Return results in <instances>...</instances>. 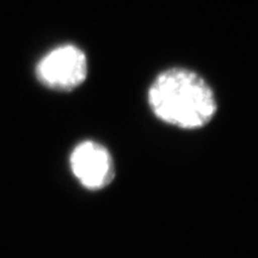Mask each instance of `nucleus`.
I'll list each match as a JSON object with an SVG mask.
<instances>
[{
  "label": "nucleus",
  "mask_w": 258,
  "mask_h": 258,
  "mask_svg": "<svg viewBox=\"0 0 258 258\" xmlns=\"http://www.w3.org/2000/svg\"><path fill=\"white\" fill-rule=\"evenodd\" d=\"M72 173L84 188L102 190L115 177V164L108 148L97 141L86 140L74 147L70 157Z\"/></svg>",
  "instance_id": "7ed1b4c3"
},
{
  "label": "nucleus",
  "mask_w": 258,
  "mask_h": 258,
  "mask_svg": "<svg viewBox=\"0 0 258 258\" xmlns=\"http://www.w3.org/2000/svg\"><path fill=\"white\" fill-rule=\"evenodd\" d=\"M147 99L157 118L185 131L205 127L218 111L211 85L200 74L182 67L161 72L151 84Z\"/></svg>",
  "instance_id": "f257e3e1"
},
{
  "label": "nucleus",
  "mask_w": 258,
  "mask_h": 258,
  "mask_svg": "<svg viewBox=\"0 0 258 258\" xmlns=\"http://www.w3.org/2000/svg\"><path fill=\"white\" fill-rule=\"evenodd\" d=\"M88 57L79 47L63 44L50 50L37 63L36 73L47 88L70 92L83 85L88 78Z\"/></svg>",
  "instance_id": "f03ea898"
}]
</instances>
